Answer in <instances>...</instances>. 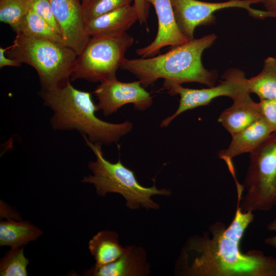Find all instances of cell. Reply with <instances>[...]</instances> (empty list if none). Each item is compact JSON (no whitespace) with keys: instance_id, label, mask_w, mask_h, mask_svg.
Wrapping results in <instances>:
<instances>
[{"instance_id":"cell-1","label":"cell","mask_w":276,"mask_h":276,"mask_svg":"<svg viewBox=\"0 0 276 276\" xmlns=\"http://www.w3.org/2000/svg\"><path fill=\"white\" fill-rule=\"evenodd\" d=\"M254 214L238 204L227 227L221 221L211 224L201 235L189 237L176 261L178 276H276V258L261 250L243 252L240 243Z\"/></svg>"},{"instance_id":"cell-2","label":"cell","mask_w":276,"mask_h":276,"mask_svg":"<svg viewBox=\"0 0 276 276\" xmlns=\"http://www.w3.org/2000/svg\"><path fill=\"white\" fill-rule=\"evenodd\" d=\"M216 37L214 34L207 35L172 47L165 54L149 58L126 59L121 68L134 75L144 88L160 78L164 79V87L186 82H197L211 87L217 79V72L204 67L201 56Z\"/></svg>"},{"instance_id":"cell-3","label":"cell","mask_w":276,"mask_h":276,"mask_svg":"<svg viewBox=\"0 0 276 276\" xmlns=\"http://www.w3.org/2000/svg\"><path fill=\"white\" fill-rule=\"evenodd\" d=\"M38 94L53 112L51 124L55 130H75L93 143L108 145L132 129L128 121L112 123L99 119L91 93L77 89L71 82L56 89H41Z\"/></svg>"},{"instance_id":"cell-4","label":"cell","mask_w":276,"mask_h":276,"mask_svg":"<svg viewBox=\"0 0 276 276\" xmlns=\"http://www.w3.org/2000/svg\"><path fill=\"white\" fill-rule=\"evenodd\" d=\"M82 136L96 158L88 164L93 174L84 176L81 181L93 184L99 196L104 197L108 193H118L124 197L129 209L143 208L148 210L159 209V204L152 199V196L171 195L169 189H159L154 183L150 187L142 186L137 181L134 172L124 166L120 159L112 163L104 157L102 144L93 143L85 136Z\"/></svg>"},{"instance_id":"cell-5","label":"cell","mask_w":276,"mask_h":276,"mask_svg":"<svg viewBox=\"0 0 276 276\" xmlns=\"http://www.w3.org/2000/svg\"><path fill=\"white\" fill-rule=\"evenodd\" d=\"M6 54L33 67L37 73L42 90L56 89L70 82L78 56L64 44L21 34H16Z\"/></svg>"},{"instance_id":"cell-6","label":"cell","mask_w":276,"mask_h":276,"mask_svg":"<svg viewBox=\"0 0 276 276\" xmlns=\"http://www.w3.org/2000/svg\"><path fill=\"white\" fill-rule=\"evenodd\" d=\"M243 187L245 194H238L237 202L242 211H268L276 205V133L250 153Z\"/></svg>"},{"instance_id":"cell-7","label":"cell","mask_w":276,"mask_h":276,"mask_svg":"<svg viewBox=\"0 0 276 276\" xmlns=\"http://www.w3.org/2000/svg\"><path fill=\"white\" fill-rule=\"evenodd\" d=\"M133 41L127 33L118 37H90L78 55L71 81L82 79L101 83L117 79V71Z\"/></svg>"},{"instance_id":"cell-8","label":"cell","mask_w":276,"mask_h":276,"mask_svg":"<svg viewBox=\"0 0 276 276\" xmlns=\"http://www.w3.org/2000/svg\"><path fill=\"white\" fill-rule=\"evenodd\" d=\"M222 78L223 80L219 84L207 88L191 89L178 84H172L165 87L168 90L169 95H179L180 100L176 111L172 116L164 119L160 126L167 127L173 120L182 112L206 105L216 98L226 96L231 98L234 102L250 95L248 79L240 70L236 68L227 70Z\"/></svg>"},{"instance_id":"cell-9","label":"cell","mask_w":276,"mask_h":276,"mask_svg":"<svg viewBox=\"0 0 276 276\" xmlns=\"http://www.w3.org/2000/svg\"><path fill=\"white\" fill-rule=\"evenodd\" d=\"M171 2L177 24L189 40L194 39L196 27L214 22L215 20L214 13L223 9L243 8L257 18H276V15L270 12L257 10L251 7L252 4L261 3V0H229L220 3L198 0H171Z\"/></svg>"},{"instance_id":"cell-10","label":"cell","mask_w":276,"mask_h":276,"mask_svg":"<svg viewBox=\"0 0 276 276\" xmlns=\"http://www.w3.org/2000/svg\"><path fill=\"white\" fill-rule=\"evenodd\" d=\"M94 93L98 100V110H102L105 116L128 103L133 104L135 109L139 111L145 110L153 103V97L139 80L122 82L115 79L104 81L96 87Z\"/></svg>"},{"instance_id":"cell-11","label":"cell","mask_w":276,"mask_h":276,"mask_svg":"<svg viewBox=\"0 0 276 276\" xmlns=\"http://www.w3.org/2000/svg\"><path fill=\"white\" fill-rule=\"evenodd\" d=\"M65 44L78 55L90 36L85 31L83 7L80 0H49Z\"/></svg>"},{"instance_id":"cell-12","label":"cell","mask_w":276,"mask_h":276,"mask_svg":"<svg viewBox=\"0 0 276 276\" xmlns=\"http://www.w3.org/2000/svg\"><path fill=\"white\" fill-rule=\"evenodd\" d=\"M146 1L152 5L155 9L158 20V29L152 42L136 50L139 56L142 58L153 57L165 47H174L189 41L177 24L171 0Z\"/></svg>"},{"instance_id":"cell-13","label":"cell","mask_w":276,"mask_h":276,"mask_svg":"<svg viewBox=\"0 0 276 276\" xmlns=\"http://www.w3.org/2000/svg\"><path fill=\"white\" fill-rule=\"evenodd\" d=\"M122 256L115 261L106 265L92 266L82 275L90 276H147L150 265L147 261L146 250L135 245H126Z\"/></svg>"},{"instance_id":"cell-14","label":"cell","mask_w":276,"mask_h":276,"mask_svg":"<svg viewBox=\"0 0 276 276\" xmlns=\"http://www.w3.org/2000/svg\"><path fill=\"white\" fill-rule=\"evenodd\" d=\"M137 21L139 15L136 8L129 5L88 21L85 31L90 37H118L126 33Z\"/></svg>"},{"instance_id":"cell-15","label":"cell","mask_w":276,"mask_h":276,"mask_svg":"<svg viewBox=\"0 0 276 276\" xmlns=\"http://www.w3.org/2000/svg\"><path fill=\"white\" fill-rule=\"evenodd\" d=\"M267 123L262 117L245 129L232 135L228 147L219 152V157L232 159L245 153H251L273 133Z\"/></svg>"},{"instance_id":"cell-16","label":"cell","mask_w":276,"mask_h":276,"mask_svg":"<svg viewBox=\"0 0 276 276\" xmlns=\"http://www.w3.org/2000/svg\"><path fill=\"white\" fill-rule=\"evenodd\" d=\"M261 118L259 103L255 102L248 95L234 101L231 107L221 112L218 120L232 135L245 129Z\"/></svg>"},{"instance_id":"cell-17","label":"cell","mask_w":276,"mask_h":276,"mask_svg":"<svg viewBox=\"0 0 276 276\" xmlns=\"http://www.w3.org/2000/svg\"><path fill=\"white\" fill-rule=\"evenodd\" d=\"M117 233L109 230L102 231L88 242V248L93 256L95 264L100 267L117 260L124 253L125 247L119 243Z\"/></svg>"},{"instance_id":"cell-18","label":"cell","mask_w":276,"mask_h":276,"mask_svg":"<svg viewBox=\"0 0 276 276\" xmlns=\"http://www.w3.org/2000/svg\"><path fill=\"white\" fill-rule=\"evenodd\" d=\"M42 234L39 228L29 221L8 219L0 223V245L22 247L36 240Z\"/></svg>"},{"instance_id":"cell-19","label":"cell","mask_w":276,"mask_h":276,"mask_svg":"<svg viewBox=\"0 0 276 276\" xmlns=\"http://www.w3.org/2000/svg\"><path fill=\"white\" fill-rule=\"evenodd\" d=\"M248 83L250 93L256 94L260 100L276 99V58H267L262 71Z\"/></svg>"},{"instance_id":"cell-20","label":"cell","mask_w":276,"mask_h":276,"mask_svg":"<svg viewBox=\"0 0 276 276\" xmlns=\"http://www.w3.org/2000/svg\"><path fill=\"white\" fill-rule=\"evenodd\" d=\"M16 33L65 44L62 36L31 9L21 19Z\"/></svg>"},{"instance_id":"cell-21","label":"cell","mask_w":276,"mask_h":276,"mask_svg":"<svg viewBox=\"0 0 276 276\" xmlns=\"http://www.w3.org/2000/svg\"><path fill=\"white\" fill-rule=\"evenodd\" d=\"M29 263L24 253V246L11 248L0 261V275H28L27 267Z\"/></svg>"},{"instance_id":"cell-22","label":"cell","mask_w":276,"mask_h":276,"mask_svg":"<svg viewBox=\"0 0 276 276\" xmlns=\"http://www.w3.org/2000/svg\"><path fill=\"white\" fill-rule=\"evenodd\" d=\"M30 9V0H0V21L9 25L16 32Z\"/></svg>"},{"instance_id":"cell-23","label":"cell","mask_w":276,"mask_h":276,"mask_svg":"<svg viewBox=\"0 0 276 276\" xmlns=\"http://www.w3.org/2000/svg\"><path fill=\"white\" fill-rule=\"evenodd\" d=\"M133 0H90L83 7L85 24L100 15L131 5Z\"/></svg>"},{"instance_id":"cell-24","label":"cell","mask_w":276,"mask_h":276,"mask_svg":"<svg viewBox=\"0 0 276 276\" xmlns=\"http://www.w3.org/2000/svg\"><path fill=\"white\" fill-rule=\"evenodd\" d=\"M30 9L47 22L57 33L62 36L60 27L54 15L49 0H30Z\"/></svg>"},{"instance_id":"cell-25","label":"cell","mask_w":276,"mask_h":276,"mask_svg":"<svg viewBox=\"0 0 276 276\" xmlns=\"http://www.w3.org/2000/svg\"><path fill=\"white\" fill-rule=\"evenodd\" d=\"M258 103L262 117L276 133V99L260 100Z\"/></svg>"},{"instance_id":"cell-26","label":"cell","mask_w":276,"mask_h":276,"mask_svg":"<svg viewBox=\"0 0 276 276\" xmlns=\"http://www.w3.org/2000/svg\"><path fill=\"white\" fill-rule=\"evenodd\" d=\"M133 5L136 8L140 24H146L149 14L150 4L146 0H133Z\"/></svg>"},{"instance_id":"cell-27","label":"cell","mask_w":276,"mask_h":276,"mask_svg":"<svg viewBox=\"0 0 276 276\" xmlns=\"http://www.w3.org/2000/svg\"><path fill=\"white\" fill-rule=\"evenodd\" d=\"M10 48H6L0 47V67L2 68L6 66H20L22 63L15 59L6 57V52Z\"/></svg>"},{"instance_id":"cell-28","label":"cell","mask_w":276,"mask_h":276,"mask_svg":"<svg viewBox=\"0 0 276 276\" xmlns=\"http://www.w3.org/2000/svg\"><path fill=\"white\" fill-rule=\"evenodd\" d=\"M266 11L276 15V0H261Z\"/></svg>"},{"instance_id":"cell-29","label":"cell","mask_w":276,"mask_h":276,"mask_svg":"<svg viewBox=\"0 0 276 276\" xmlns=\"http://www.w3.org/2000/svg\"><path fill=\"white\" fill-rule=\"evenodd\" d=\"M264 241L267 245L276 248V235L266 238Z\"/></svg>"},{"instance_id":"cell-30","label":"cell","mask_w":276,"mask_h":276,"mask_svg":"<svg viewBox=\"0 0 276 276\" xmlns=\"http://www.w3.org/2000/svg\"><path fill=\"white\" fill-rule=\"evenodd\" d=\"M267 229L270 231L276 232V218L267 225Z\"/></svg>"},{"instance_id":"cell-31","label":"cell","mask_w":276,"mask_h":276,"mask_svg":"<svg viewBox=\"0 0 276 276\" xmlns=\"http://www.w3.org/2000/svg\"><path fill=\"white\" fill-rule=\"evenodd\" d=\"M80 1L82 3V7H84L85 5H86L90 1V0H80Z\"/></svg>"}]
</instances>
